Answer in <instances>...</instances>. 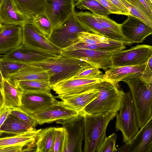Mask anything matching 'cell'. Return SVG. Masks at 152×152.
Segmentation results:
<instances>
[{
    "instance_id": "obj_46",
    "label": "cell",
    "mask_w": 152,
    "mask_h": 152,
    "mask_svg": "<svg viewBox=\"0 0 152 152\" xmlns=\"http://www.w3.org/2000/svg\"><path fill=\"white\" fill-rule=\"evenodd\" d=\"M147 11L152 16V2L150 0H139Z\"/></svg>"
},
{
    "instance_id": "obj_18",
    "label": "cell",
    "mask_w": 152,
    "mask_h": 152,
    "mask_svg": "<svg viewBox=\"0 0 152 152\" xmlns=\"http://www.w3.org/2000/svg\"><path fill=\"white\" fill-rule=\"evenodd\" d=\"M73 14L76 19L88 32L122 42L125 45L131 46L132 44L122 35L116 34L103 27L95 19L92 13L88 12H77L75 11Z\"/></svg>"
},
{
    "instance_id": "obj_47",
    "label": "cell",
    "mask_w": 152,
    "mask_h": 152,
    "mask_svg": "<svg viewBox=\"0 0 152 152\" xmlns=\"http://www.w3.org/2000/svg\"><path fill=\"white\" fill-rule=\"evenodd\" d=\"M4 79V78L3 77L0 70V86L1 87H2V82Z\"/></svg>"
},
{
    "instance_id": "obj_31",
    "label": "cell",
    "mask_w": 152,
    "mask_h": 152,
    "mask_svg": "<svg viewBox=\"0 0 152 152\" xmlns=\"http://www.w3.org/2000/svg\"><path fill=\"white\" fill-rule=\"evenodd\" d=\"M75 6L78 9L89 10L93 14L99 15L108 16L111 14L96 0H77Z\"/></svg>"
},
{
    "instance_id": "obj_16",
    "label": "cell",
    "mask_w": 152,
    "mask_h": 152,
    "mask_svg": "<svg viewBox=\"0 0 152 152\" xmlns=\"http://www.w3.org/2000/svg\"><path fill=\"white\" fill-rule=\"evenodd\" d=\"M152 118L127 143L117 148L116 152H152Z\"/></svg>"
},
{
    "instance_id": "obj_37",
    "label": "cell",
    "mask_w": 152,
    "mask_h": 152,
    "mask_svg": "<svg viewBox=\"0 0 152 152\" xmlns=\"http://www.w3.org/2000/svg\"><path fill=\"white\" fill-rule=\"evenodd\" d=\"M103 75L102 72L99 69L90 66L78 71L70 78H102Z\"/></svg>"
},
{
    "instance_id": "obj_20",
    "label": "cell",
    "mask_w": 152,
    "mask_h": 152,
    "mask_svg": "<svg viewBox=\"0 0 152 152\" xmlns=\"http://www.w3.org/2000/svg\"><path fill=\"white\" fill-rule=\"evenodd\" d=\"M80 112L67 107L59 101L58 104L34 116L38 124L42 125L67 120L77 115Z\"/></svg>"
},
{
    "instance_id": "obj_23",
    "label": "cell",
    "mask_w": 152,
    "mask_h": 152,
    "mask_svg": "<svg viewBox=\"0 0 152 152\" xmlns=\"http://www.w3.org/2000/svg\"><path fill=\"white\" fill-rule=\"evenodd\" d=\"M42 129H35L14 136L0 138V147L21 145L26 147L22 152H36V140L39 132Z\"/></svg>"
},
{
    "instance_id": "obj_13",
    "label": "cell",
    "mask_w": 152,
    "mask_h": 152,
    "mask_svg": "<svg viewBox=\"0 0 152 152\" xmlns=\"http://www.w3.org/2000/svg\"><path fill=\"white\" fill-rule=\"evenodd\" d=\"M113 52L83 49L72 51L62 50L61 54L66 57L81 60L91 66L107 70L113 66L112 56Z\"/></svg>"
},
{
    "instance_id": "obj_38",
    "label": "cell",
    "mask_w": 152,
    "mask_h": 152,
    "mask_svg": "<svg viewBox=\"0 0 152 152\" xmlns=\"http://www.w3.org/2000/svg\"><path fill=\"white\" fill-rule=\"evenodd\" d=\"M117 137V134L115 133L106 137L97 152H116L117 148L115 145Z\"/></svg>"
},
{
    "instance_id": "obj_42",
    "label": "cell",
    "mask_w": 152,
    "mask_h": 152,
    "mask_svg": "<svg viewBox=\"0 0 152 152\" xmlns=\"http://www.w3.org/2000/svg\"><path fill=\"white\" fill-rule=\"evenodd\" d=\"M11 108L2 105L0 107V129L10 114Z\"/></svg>"
},
{
    "instance_id": "obj_32",
    "label": "cell",
    "mask_w": 152,
    "mask_h": 152,
    "mask_svg": "<svg viewBox=\"0 0 152 152\" xmlns=\"http://www.w3.org/2000/svg\"><path fill=\"white\" fill-rule=\"evenodd\" d=\"M32 66L26 64L3 59L0 58V70L4 78L8 75L14 73L22 69Z\"/></svg>"
},
{
    "instance_id": "obj_11",
    "label": "cell",
    "mask_w": 152,
    "mask_h": 152,
    "mask_svg": "<svg viewBox=\"0 0 152 152\" xmlns=\"http://www.w3.org/2000/svg\"><path fill=\"white\" fill-rule=\"evenodd\" d=\"M51 93L42 91H23L20 107L34 115L58 104Z\"/></svg>"
},
{
    "instance_id": "obj_2",
    "label": "cell",
    "mask_w": 152,
    "mask_h": 152,
    "mask_svg": "<svg viewBox=\"0 0 152 152\" xmlns=\"http://www.w3.org/2000/svg\"><path fill=\"white\" fill-rule=\"evenodd\" d=\"M82 112L85 131L83 152H97L106 137V131L108 124L118 112L110 111L95 115Z\"/></svg>"
},
{
    "instance_id": "obj_6",
    "label": "cell",
    "mask_w": 152,
    "mask_h": 152,
    "mask_svg": "<svg viewBox=\"0 0 152 152\" xmlns=\"http://www.w3.org/2000/svg\"><path fill=\"white\" fill-rule=\"evenodd\" d=\"M126 48L122 42L88 32H82L78 35V40L66 49L67 51L88 49L103 52H115Z\"/></svg>"
},
{
    "instance_id": "obj_24",
    "label": "cell",
    "mask_w": 152,
    "mask_h": 152,
    "mask_svg": "<svg viewBox=\"0 0 152 152\" xmlns=\"http://www.w3.org/2000/svg\"><path fill=\"white\" fill-rule=\"evenodd\" d=\"M98 88L77 94L64 96H57L55 98L62 100L61 102L67 107L80 112L97 97L99 92Z\"/></svg>"
},
{
    "instance_id": "obj_45",
    "label": "cell",
    "mask_w": 152,
    "mask_h": 152,
    "mask_svg": "<svg viewBox=\"0 0 152 152\" xmlns=\"http://www.w3.org/2000/svg\"><path fill=\"white\" fill-rule=\"evenodd\" d=\"M131 4L144 13L151 15L139 0H128Z\"/></svg>"
},
{
    "instance_id": "obj_29",
    "label": "cell",
    "mask_w": 152,
    "mask_h": 152,
    "mask_svg": "<svg viewBox=\"0 0 152 152\" xmlns=\"http://www.w3.org/2000/svg\"><path fill=\"white\" fill-rule=\"evenodd\" d=\"M55 127L47 128L38 134L36 140V152H51L55 131Z\"/></svg>"
},
{
    "instance_id": "obj_34",
    "label": "cell",
    "mask_w": 152,
    "mask_h": 152,
    "mask_svg": "<svg viewBox=\"0 0 152 152\" xmlns=\"http://www.w3.org/2000/svg\"><path fill=\"white\" fill-rule=\"evenodd\" d=\"M129 12L130 15L140 19L152 28V16L143 12L131 3L128 0H119Z\"/></svg>"
},
{
    "instance_id": "obj_10",
    "label": "cell",
    "mask_w": 152,
    "mask_h": 152,
    "mask_svg": "<svg viewBox=\"0 0 152 152\" xmlns=\"http://www.w3.org/2000/svg\"><path fill=\"white\" fill-rule=\"evenodd\" d=\"M23 44L57 56L61 54L62 49L50 42L31 22L22 26Z\"/></svg>"
},
{
    "instance_id": "obj_36",
    "label": "cell",
    "mask_w": 152,
    "mask_h": 152,
    "mask_svg": "<svg viewBox=\"0 0 152 152\" xmlns=\"http://www.w3.org/2000/svg\"><path fill=\"white\" fill-rule=\"evenodd\" d=\"M10 114L27 123L34 128L38 124L34 115L28 113L20 107L11 108Z\"/></svg>"
},
{
    "instance_id": "obj_21",
    "label": "cell",
    "mask_w": 152,
    "mask_h": 152,
    "mask_svg": "<svg viewBox=\"0 0 152 152\" xmlns=\"http://www.w3.org/2000/svg\"><path fill=\"white\" fill-rule=\"evenodd\" d=\"M4 25L0 33V54H6L23 44L21 26Z\"/></svg>"
},
{
    "instance_id": "obj_40",
    "label": "cell",
    "mask_w": 152,
    "mask_h": 152,
    "mask_svg": "<svg viewBox=\"0 0 152 152\" xmlns=\"http://www.w3.org/2000/svg\"><path fill=\"white\" fill-rule=\"evenodd\" d=\"M152 56L149 58L143 72L142 80L152 83Z\"/></svg>"
},
{
    "instance_id": "obj_19",
    "label": "cell",
    "mask_w": 152,
    "mask_h": 152,
    "mask_svg": "<svg viewBox=\"0 0 152 152\" xmlns=\"http://www.w3.org/2000/svg\"><path fill=\"white\" fill-rule=\"evenodd\" d=\"M146 64L147 63L136 66H112L106 71L102 78L116 86H119L120 81L128 79L137 78L142 80Z\"/></svg>"
},
{
    "instance_id": "obj_48",
    "label": "cell",
    "mask_w": 152,
    "mask_h": 152,
    "mask_svg": "<svg viewBox=\"0 0 152 152\" xmlns=\"http://www.w3.org/2000/svg\"><path fill=\"white\" fill-rule=\"evenodd\" d=\"M1 87L0 86V103H1L2 102L3 98L2 94L1 91Z\"/></svg>"
},
{
    "instance_id": "obj_44",
    "label": "cell",
    "mask_w": 152,
    "mask_h": 152,
    "mask_svg": "<svg viewBox=\"0 0 152 152\" xmlns=\"http://www.w3.org/2000/svg\"><path fill=\"white\" fill-rule=\"evenodd\" d=\"M24 146L21 145L9 146L0 147V152H22Z\"/></svg>"
},
{
    "instance_id": "obj_12",
    "label": "cell",
    "mask_w": 152,
    "mask_h": 152,
    "mask_svg": "<svg viewBox=\"0 0 152 152\" xmlns=\"http://www.w3.org/2000/svg\"><path fill=\"white\" fill-rule=\"evenodd\" d=\"M103 78H72L62 80L52 86V89L58 96L80 94L99 87Z\"/></svg>"
},
{
    "instance_id": "obj_43",
    "label": "cell",
    "mask_w": 152,
    "mask_h": 152,
    "mask_svg": "<svg viewBox=\"0 0 152 152\" xmlns=\"http://www.w3.org/2000/svg\"><path fill=\"white\" fill-rule=\"evenodd\" d=\"M112 4L116 7L121 13L122 15L127 16L130 15V13L119 0H108Z\"/></svg>"
},
{
    "instance_id": "obj_39",
    "label": "cell",
    "mask_w": 152,
    "mask_h": 152,
    "mask_svg": "<svg viewBox=\"0 0 152 152\" xmlns=\"http://www.w3.org/2000/svg\"><path fill=\"white\" fill-rule=\"evenodd\" d=\"M64 139V132L62 127H55L51 152H61Z\"/></svg>"
},
{
    "instance_id": "obj_35",
    "label": "cell",
    "mask_w": 152,
    "mask_h": 152,
    "mask_svg": "<svg viewBox=\"0 0 152 152\" xmlns=\"http://www.w3.org/2000/svg\"><path fill=\"white\" fill-rule=\"evenodd\" d=\"M92 13L95 19L103 27L116 34L121 35L120 24L117 23L107 16Z\"/></svg>"
},
{
    "instance_id": "obj_22",
    "label": "cell",
    "mask_w": 152,
    "mask_h": 152,
    "mask_svg": "<svg viewBox=\"0 0 152 152\" xmlns=\"http://www.w3.org/2000/svg\"><path fill=\"white\" fill-rule=\"evenodd\" d=\"M30 21L20 11L13 0H3L0 6V22L2 24L22 26Z\"/></svg>"
},
{
    "instance_id": "obj_49",
    "label": "cell",
    "mask_w": 152,
    "mask_h": 152,
    "mask_svg": "<svg viewBox=\"0 0 152 152\" xmlns=\"http://www.w3.org/2000/svg\"><path fill=\"white\" fill-rule=\"evenodd\" d=\"M4 25L0 22V33L4 29Z\"/></svg>"
},
{
    "instance_id": "obj_28",
    "label": "cell",
    "mask_w": 152,
    "mask_h": 152,
    "mask_svg": "<svg viewBox=\"0 0 152 152\" xmlns=\"http://www.w3.org/2000/svg\"><path fill=\"white\" fill-rule=\"evenodd\" d=\"M34 129L26 122L10 114L1 126L3 133L18 135Z\"/></svg>"
},
{
    "instance_id": "obj_14",
    "label": "cell",
    "mask_w": 152,
    "mask_h": 152,
    "mask_svg": "<svg viewBox=\"0 0 152 152\" xmlns=\"http://www.w3.org/2000/svg\"><path fill=\"white\" fill-rule=\"evenodd\" d=\"M77 0H47L45 14L51 23L53 29L73 14Z\"/></svg>"
},
{
    "instance_id": "obj_51",
    "label": "cell",
    "mask_w": 152,
    "mask_h": 152,
    "mask_svg": "<svg viewBox=\"0 0 152 152\" xmlns=\"http://www.w3.org/2000/svg\"><path fill=\"white\" fill-rule=\"evenodd\" d=\"M3 133L2 132L0 131V136L1 135V134Z\"/></svg>"
},
{
    "instance_id": "obj_27",
    "label": "cell",
    "mask_w": 152,
    "mask_h": 152,
    "mask_svg": "<svg viewBox=\"0 0 152 152\" xmlns=\"http://www.w3.org/2000/svg\"><path fill=\"white\" fill-rule=\"evenodd\" d=\"M20 11L31 21L38 15L45 14L47 0H13Z\"/></svg>"
},
{
    "instance_id": "obj_50",
    "label": "cell",
    "mask_w": 152,
    "mask_h": 152,
    "mask_svg": "<svg viewBox=\"0 0 152 152\" xmlns=\"http://www.w3.org/2000/svg\"><path fill=\"white\" fill-rule=\"evenodd\" d=\"M3 0H0V6L1 5V4Z\"/></svg>"
},
{
    "instance_id": "obj_1",
    "label": "cell",
    "mask_w": 152,
    "mask_h": 152,
    "mask_svg": "<svg viewBox=\"0 0 152 152\" xmlns=\"http://www.w3.org/2000/svg\"><path fill=\"white\" fill-rule=\"evenodd\" d=\"M29 64L39 67L46 71L48 75L49 82L52 87L58 83L71 78L78 71L91 66L81 60L66 57L61 54L56 57Z\"/></svg>"
},
{
    "instance_id": "obj_8",
    "label": "cell",
    "mask_w": 152,
    "mask_h": 152,
    "mask_svg": "<svg viewBox=\"0 0 152 152\" xmlns=\"http://www.w3.org/2000/svg\"><path fill=\"white\" fill-rule=\"evenodd\" d=\"M82 32L88 31L73 14L60 25L53 28L48 39L55 45L63 49L76 42L78 34Z\"/></svg>"
},
{
    "instance_id": "obj_3",
    "label": "cell",
    "mask_w": 152,
    "mask_h": 152,
    "mask_svg": "<svg viewBox=\"0 0 152 152\" xmlns=\"http://www.w3.org/2000/svg\"><path fill=\"white\" fill-rule=\"evenodd\" d=\"M97 97L82 110L90 115H95L120 110L125 93L116 86L104 80L98 88Z\"/></svg>"
},
{
    "instance_id": "obj_9",
    "label": "cell",
    "mask_w": 152,
    "mask_h": 152,
    "mask_svg": "<svg viewBox=\"0 0 152 152\" xmlns=\"http://www.w3.org/2000/svg\"><path fill=\"white\" fill-rule=\"evenodd\" d=\"M151 56V46L137 45L129 49L113 52L112 56V66L142 64L146 63Z\"/></svg>"
},
{
    "instance_id": "obj_7",
    "label": "cell",
    "mask_w": 152,
    "mask_h": 152,
    "mask_svg": "<svg viewBox=\"0 0 152 152\" xmlns=\"http://www.w3.org/2000/svg\"><path fill=\"white\" fill-rule=\"evenodd\" d=\"M62 125L64 134L61 152H82L84 138V126L83 112L67 120L56 122Z\"/></svg>"
},
{
    "instance_id": "obj_33",
    "label": "cell",
    "mask_w": 152,
    "mask_h": 152,
    "mask_svg": "<svg viewBox=\"0 0 152 152\" xmlns=\"http://www.w3.org/2000/svg\"><path fill=\"white\" fill-rule=\"evenodd\" d=\"M31 22L47 38L49 37L53 29V26L45 14L38 15Z\"/></svg>"
},
{
    "instance_id": "obj_4",
    "label": "cell",
    "mask_w": 152,
    "mask_h": 152,
    "mask_svg": "<svg viewBox=\"0 0 152 152\" xmlns=\"http://www.w3.org/2000/svg\"><path fill=\"white\" fill-rule=\"evenodd\" d=\"M123 81L129 87L141 129L152 118V83L137 78Z\"/></svg>"
},
{
    "instance_id": "obj_15",
    "label": "cell",
    "mask_w": 152,
    "mask_h": 152,
    "mask_svg": "<svg viewBox=\"0 0 152 152\" xmlns=\"http://www.w3.org/2000/svg\"><path fill=\"white\" fill-rule=\"evenodd\" d=\"M58 56L22 44L0 58L3 59L29 64L32 62L41 61L48 58Z\"/></svg>"
},
{
    "instance_id": "obj_41",
    "label": "cell",
    "mask_w": 152,
    "mask_h": 152,
    "mask_svg": "<svg viewBox=\"0 0 152 152\" xmlns=\"http://www.w3.org/2000/svg\"><path fill=\"white\" fill-rule=\"evenodd\" d=\"M111 13L122 15L120 11L108 0H96Z\"/></svg>"
},
{
    "instance_id": "obj_30",
    "label": "cell",
    "mask_w": 152,
    "mask_h": 152,
    "mask_svg": "<svg viewBox=\"0 0 152 152\" xmlns=\"http://www.w3.org/2000/svg\"><path fill=\"white\" fill-rule=\"evenodd\" d=\"M23 91H42L51 93L52 87L49 81L43 80H23L15 83Z\"/></svg>"
},
{
    "instance_id": "obj_25",
    "label": "cell",
    "mask_w": 152,
    "mask_h": 152,
    "mask_svg": "<svg viewBox=\"0 0 152 152\" xmlns=\"http://www.w3.org/2000/svg\"><path fill=\"white\" fill-rule=\"evenodd\" d=\"M1 91L3 105L10 108L20 107L23 91L15 83L4 78Z\"/></svg>"
},
{
    "instance_id": "obj_5",
    "label": "cell",
    "mask_w": 152,
    "mask_h": 152,
    "mask_svg": "<svg viewBox=\"0 0 152 152\" xmlns=\"http://www.w3.org/2000/svg\"><path fill=\"white\" fill-rule=\"evenodd\" d=\"M117 114L115 127L122 133L123 140L127 143L139 131L137 113L130 91L125 93L119 110Z\"/></svg>"
},
{
    "instance_id": "obj_17",
    "label": "cell",
    "mask_w": 152,
    "mask_h": 152,
    "mask_svg": "<svg viewBox=\"0 0 152 152\" xmlns=\"http://www.w3.org/2000/svg\"><path fill=\"white\" fill-rule=\"evenodd\" d=\"M121 25V35L132 44L143 42L152 33V28L139 18L128 15Z\"/></svg>"
},
{
    "instance_id": "obj_52",
    "label": "cell",
    "mask_w": 152,
    "mask_h": 152,
    "mask_svg": "<svg viewBox=\"0 0 152 152\" xmlns=\"http://www.w3.org/2000/svg\"><path fill=\"white\" fill-rule=\"evenodd\" d=\"M150 1H151V2H152V0H150Z\"/></svg>"
},
{
    "instance_id": "obj_26",
    "label": "cell",
    "mask_w": 152,
    "mask_h": 152,
    "mask_svg": "<svg viewBox=\"0 0 152 152\" xmlns=\"http://www.w3.org/2000/svg\"><path fill=\"white\" fill-rule=\"evenodd\" d=\"M5 78L15 83L23 80H43L48 81V75L47 72L41 68L32 66L9 75Z\"/></svg>"
}]
</instances>
